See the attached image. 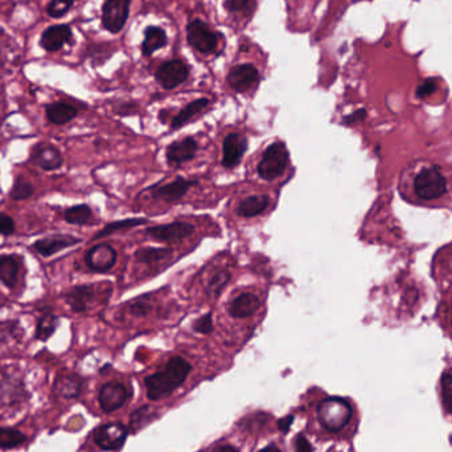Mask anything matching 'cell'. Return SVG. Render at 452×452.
Returning a JSON list of instances; mask_svg holds the SVG:
<instances>
[{
  "label": "cell",
  "mask_w": 452,
  "mask_h": 452,
  "mask_svg": "<svg viewBox=\"0 0 452 452\" xmlns=\"http://www.w3.org/2000/svg\"><path fill=\"white\" fill-rule=\"evenodd\" d=\"M33 162L45 171H55L60 168L64 159L60 151L53 146H42L33 154Z\"/></svg>",
  "instance_id": "cell-20"
},
{
  "label": "cell",
  "mask_w": 452,
  "mask_h": 452,
  "mask_svg": "<svg viewBox=\"0 0 452 452\" xmlns=\"http://www.w3.org/2000/svg\"><path fill=\"white\" fill-rule=\"evenodd\" d=\"M193 328H195V331L198 333H201V335H209V333H212L213 329H214L212 313H207V315L201 316L198 322L195 323V325H193Z\"/></svg>",
  "instance_id": "cell-38"
},
{
  "label": "cell",
  "mask_w": 452,
  "mask_h": 452,
  "mask_svg": "<svg viewBox=\"0 0 452 452\" xmlns=\"http://www.w3.org/2000/svg\"><path fill=\"white\" fill-rule=\"evenodd\" d=\"M259 71L250 64L234 67L227 74V84L237 93H246L259 84Z\"/></svg>",
  "instance_id": "cell-10"
},
{
  "label": "cell",
  "mask_w": 452,
  "mask_h": 452,
  "mask_svg": "<svg viewBox=\"0 0 452 452\" xmlns=\"http://www.w3.org/2000/svg\"><path fill=\"white\" fill-rule=\"evenodd\" d=\"M225 7L234 14H247L253 10V0H225Z\"/></svg>",
  "instance_id": "cell-36"
},
{
  "label": "cell",
  "mask_w": 452,
  "mask_h": 452,
  "mask_svg": "<svg viewBox=\"0 0 452 452\" xmlns=\"http://www.w3.org/2000/svg\"><path fill=\"white\" fill-rule=\"evenodd\" d=\"M156 81L166 90L175 89L184 84L189 77V69L182 60H170L156 71Z\"/></svg>",
  "instance_id": "cell-7"
},
{
  "label": "cell",
  "mask_w": 452,
  "mask_h": 452,
  "mask_svg": "<svg viewBox=\"0 0 452 452\" xmlns=\"http://www.w3.org/2000/svg\"><path fill=\"white\" fill-rule=\"evenodd\" d=\"M208 105H209L208 98H198L188 103L183 110L172 119L171 128L176 130V128H183L184 125H186L193 116H196L202 110H205L208 107Z\"/></svg>",
  "instance_id": "cell-23"
},
{
  "label": "cell",
  "mask_w": 452,
  "mask_h": 452,
  "mask_svg": "<svg viewBox=\"0 0 452 452\" xmlns=\"http://www.w3.org/2000/svg\"><path fill=\"white\" fill-rule=\"evenodd\" d=\"M35 189H33V185L24 180V179H17L15 182L14 185H12V189L10 192V196L12 200H27V198H31L33 195Z\"/></svg>",
  "instance_id": "cell-33"
},
{
  "label": "cell",
  "mask_w": 452,
  "mask_h": 452,
  "mask_svg": "<svg viewBox=\"0 0 452 452\" xmlns=\"http://www.w3.org/2000/svg\"><path fill=\"white\" fill-rule=\"evenodd\" d=\"M247 148V141L243 135L232 132L226 135L223 144V167L232 170L237 167L245 155V151Z\"/></svg>",
  "instance_id": "cell-12"
},
{
  "label": "cell",
  "mask_w": 452,
  "mask_h": 452,
  "mask_svg": "<svg viewBox=\"0 0 452 452\" xmlns=\"http://www.w3.org/2000/svg\"><path fill=\"white\" fill-rule=\"evenodd\" d=\"M318 418L325 430L338 433L351 421L352 406L347 399L340 397L327 398L318 406Z\"/></svg>",
  "instance_id": "cell-2"
},
{
  "label": "cell",
  "mask_w": 452,
  "mask_h": 452,
  "mask_svg": "<svg viewBox=\"0 0 452 452\" xmlns=\"http://www.w3.org/2000/svg\"><path fill=\"white\" fill-rule=\"evenodd\" d=\"M92 216H93L92 208L86 204H80V205L69 208L64 214L65 221L71 225H85L90 221Z\"/></svg>",
  "instance_id": "cell-28"
},
{
  "label": "cell",
  "mask_w": 452,
  "mask_h": 452,
  "mask_svg": "<svg viewBox=\"0 0 452 452\" xmlns=\"http://www.w3.org/2000/svg\"><path fill=\"white\" fill-rule=\"evenodd\" d=\"M27 437L15 428H0V449H15L23 444Z\"/></svg>",
  "instance_id": "cell-30"
},
{
  "label": "cell",
  "mask_w": 452,
  "mask_h": 452,
  "mask_svg": "<svg viewBox=\"0 0 452 452\" xmlns=\"http://www.w3.org/2000/svg\"><path fill=\"white\" fill-rule=\"evenodd\" d=\"M167 44V35L164 29L159 27H147L144 31V42L141 45V52L144 56H151L157 49Z\"/></svg>",
  "instance_id": "cell-22"
},
{
  "label": "cell",
  "mask_w": 452,
  "mask_h": 452,
  "mask_svg": "<svg viewBox=\"0 0 452 452\" xmlns=\"http://www.w3.org/2000/svg\"><path fill=\"white\" fill-rule=\"evenodd\" d=\"M94 297L93 287L90 286H78L71 288V291L65 295L67 303L73 312H85L89 303Z\"/></svg>",
  "instance_id": "cell-21"
},
{
  "label": "cell",
  "mask_w": 452,
  "mask_h": 452,
  "mask_svg": "<svg viewBox=\"0 0 452 452\" xmlns=\"http://www.w3.org/2000/svg\"><path fill=\"white\" fill-rule=\"evenodd\" d=\"M262 302L253 293H243L229 304V315L234 319H246L259 310Z\"/></svg>",
  "instance_id": "cell-16"
},
{
  "label": "cell",
  "mask_w": 452,
  "mask_h": 452,
  "mask_svg": "<svg viewBox=\"0 0 452 452\" xmlns=\"http://www.w3.org/2000/svg\"><path fill=\"white\" fill-rule=\"evenodd\" d=\"M46 116L55 125H65L77 116V109L64 102H56L46 107Z\"/></svg>",
  "instance_id": "cell-24"
},
{
  "label": "cell",
  "mask_w": 452,
  "mask_h": 452,
  "mask_svg": "<svg viewBox=\"0 0 452 452\" xmlns=\"http://www.w3.org/2000/svg\"><path fill=\"white\" fill-rule=\"evenodd\" d=\"M130 14V0H107L102 8V24L112 33L121 32Z\"/></svg>",
  "instance_id": "cell-6"
},
{
  "label": "cell",
  "mask_w": 452,
  "mask_h": 452,
  "mask_svg": "<svg viewBox=\"0 0 452 452\" xmlns=\"http://www.w3.org/2000/svg\"><path fill=\"white\" fill-rule=\"evenodd\" d=\"M191 364L183 357H172L160 372L146 377L144 383L147 396L151 401L168 396L183 385L191 373Z\"/></svg>",
  "instance_id": "cell-1"
},
{
  "label": "cell",
  "mask_w": 452,
  "mask_h": 452,
  "mask_svg": "<svg viewBox=\"0 0 452 452\" xmlns=\"http://www.w3.org/2000/svg\"><path fill=\"white\" fill-rule=\"evenodd\" d=\"M414 191L422 200H437L447 192V179L437 167L421 171L414 179Z\"/></svg>",
  "instance_id": "cell-4"
},
{
  "label": "cell",
  "mask_w": 452,
  "mask_h": 452,
  "mask_svg": "<svg viewBox=\"0 0 452 452\" xmlns=\"http://www.w3.org/2000/svg\"><path fill=\"white\" fill-rule=\"evenodd\" d=\"M230 272L227 270H218L208 283L207 291L211 297H218V294L223 291V288L230 281Z\"/></svg>",
  "instance_id": "cell-32"
},
{
  "label": "cell",
  "mask_w": 452,
  "mask_h": 452,
  "mask_svg": "<svg viewBox=\"0 0 452 452\" xmlns=\"http://www.w3.org/2000/svg\"><path fill=\"white\" fill-rule=\"evenodd\" d=\"M295 452H312L311 444L304 435H299L295 439Z\"/></svg>",
  "instance_id": "cell-42"
},
{
  "label": "cell",
  "mask_w": 452,
  "mask_h": 452,
  "mask_svg": "<svg viewBox=\"0 0 452 452\" xmlns=\"http://www.w3.org/2000/svg\"><path fill=\"white\" fill-rule=\"evenodd\" d=\"M76 0H52L48 6V15L52 17H61L71 10Z\"/></svg>",
  "instance_id": "cell-35"
},
{
  "label": "cell",
  "mask_w": 452,
  "mask_h": 452,
  "mask_svg": "<svg viewBox=\"0 0 452 452\" xmlns=\"http://www.w3.org/2000/svg\"><path fill=\"white\" fill-rule=\"evenodd\" d=\"M147 221L146 220H141V218H128V220H122V221H115V223H112L109 225L105 226L101 232H98L94 238L98 240V238H102V237H106L109 234H112L114 232H118V230H123V229H128V227H135V226L144 225Z\"/></svg>",
  "instance_id": "cell-31"
},
{
  "label": "cell",
  "mask_w": 452,
  "mask_h": 452,
  "mask_svg": "<svg viewBox=\"0 0 452 452\" xmlns=\"http://www.w3.org/2000/svg\"><path fill=\"white\" fill-rule=\"evenodd\" d=\"M440 386H442V399L444 410L452 414V374L444 373L440 379Z\"/></svg>",
  "instance_id": "cell-34"
},
{
  "label": "cell",
  "mask_w": 452,
  "mask_h": 452,
  "mask_svg": "<svg viewBox=\"0 0 452 452\" xmlns=\"http://www.w3.org/2000/svg\"><path fill=\"white\" fill-rule=\"evenodd\" d=\"M128 311L131 315L134 316H147L150 312L153 311V303L147 299H139V300H135L132 304H130V308Z\"/></svg>",
  "instance_id": "cell-37"
},
{
  "label": "cell",
  "mask_w": 452,
  "mask_h": 452,
  "mask_svg": "<svg viewBox=\"0 0 452 452\" xmlns=\"http://www.w3.org/2000/svg\"><path fill=\"white\" fill-rule=\"evenodd\" d=\"M270 207V198L266 195H254L243 198L237 207V216L243 218H253L263 212Z\"/></svg>",
  "instance_id": "cell-19"
},
{
  "label": "cell",
  "mask_w": 452,
  "mask_h": 452,
  "mask_svg": "<svg viewBox=\"0 0 452 452\" xmlns=\"http://www.w3.org/2000/svg\"><path fill=\"white\" fill-rule=\"evenodd\" d=\"M259 452H281V450L278 447H275V446H269V447H266V449H263Z\"/></svg>",
  "instance_id": "cell-45"
},
{
  "label": "cell",
  "mask_w": 452,
  "mask_h": 452,
  "mask_svg": "<svg viewBox=\"0 0 452 452\" xmlns=\"http://www.w3.org/2000/svg\"><path fill=\"white\" fill-rule=\"evenodd\" d=\"M14 232V220L6 213H0V233L3 236H11Z\"/></svg>",
  "instance_id": "cell-40"
},
{
  "label": "cell",
  "mask_w": 452,
  "mask_h": 452,
  "mask_svg": "<svg viewBox=\"0 0 452 452\" xmlns=\"http://www.w3.org/2000/svg\"><path fill=\"white\" fill-rule=\"evenodd\" d=\"M58 325V318L53 313H45L43 318L39 320L37 328H36V338L42 341H46L49 339Z\"/></svg>",
  "instance_id": "cell-29"
},
{
  "label": "cell",
  "mask_w": 452,
  "mask_h": 452,
  "mask_svg": "<svg viewBox=\"0 0 452 452\" xmlns=\"http://www.w3.org/2000/svg\"><path fill=\"white\" fill-rule=\"evenodd\" d=\"M186 39L201 53H213L218 45V35L207 23L196 19L186 27Z\"/></svg>",
  "instance_id": "cell-5"
},
{
  "label": "cell",
  "mask_w": 452,
  "mask_h": 452,
  "mask_svg": "<svg viewBox=\"0 0 452 452\" xmlns=\"http://www.w3.org/2000/svg\"><path fill=\"white\" fill-rule=\"evenodd\" d=\"M19 263L11 255H4L0 258V281L7 287H14L17 282Z\"/></svg>",
  "instance_id": "cell-25"
},
{
  "label": "cell",
  "mask_w": 452,
  "mask_h": 452,
  "mask_svg": "<svg viewBox=\"0 0 452 452\" xmlns=\"http://www.w3.org/2000/svg\"><path fill=\"white\" fill-rule=\"evenodd\" d=\"M71 39H73V33L71 27L65 24H58L45 29L40 44L45 51L57 52L65 44L71 43Z\"/></svg>",
  "instance_id": "cell-17"
},
{
  "label": "cell",
  "mask_w": 452,
  "mask_h": 452,
  "mask_svg": "<svg viewBox=\"0 0 452 452\" xmlns=\"http://www.w3.org/2000/svg\"><path fill=\"white\" fill-rule=\"evenodd\" d=\"M128 438V430L122 424H107L94 431V440L101 449L112 451L119 449Z\"/></svg>",
  "instance_id": "cell-11"
},
{
  "label": "cell",
  "mask_w": 452,
  "mask_h": 452,
  "mask_svg": "<svg viewBox=\"0 0 452 452\" xmlns=\"http://www.w3.org/2000/svg\"><path fill=\"white\" fill-rule=\"evenodd\" d=\"M198 144L195 138L186 137L180 141H173L167 147L166 156L172 167H180L191 162L198 154Z\"/></svg>",
  "instance_id": "cell-13"
},
{
  "label": "cell",
  "mask_w": 452,
  "mask_h": 452,
  "mask_svg": "<svg viewBox=\"0 0 452 452\" xmlns=\"http://www.w3.org/2000/svg\"><path fill=\"white\" fill-rule=\"evenodd\" d=\"M213 452H238L234 447H232V446H221V447H218V449H216Z\"/></svg>",
  "instance_id": "cell-44"
},
{
  "label": "cell",
  "mask_w": 452,
  "mask_h": 452,
  "mask_svg": "<svg viewBox=\"0 0 452 452\" xmlns=\"http://www.w3.org/2000/svg\"><path fill=\"white\" fill-rule=\"evenodd\" d=\"M128 398V390L118 382H110L101 388L99 392V405L105 412H113L122 408Z\"/></svg>",
  "instance_id": "cell-14"
},
{
  "label": "cell",
  "mask_w": 452,
  "mask_h": 452,
  "mask_svg": "<svg viewBox=\"0 0 452 452\" xmlns=\"http://www.w3.org/2000/svg\"><path fill=\"white\" fill-rule=\"evenodd\" d=\"M195 232V226L185 221H176L164 225L153 226L146 229L150 238L162 242H176L189 237Z\"/></svg>",
  "instance_id": "cell-8"
},
{
  "label": "cell",
  "mask_w": 452,
  "mask_h": 452,
  "mask_svg": "<svg viewBox=\"0 0 452 452\" xmlns=\"http://www.w3.org/2000/svg\"><path fill=\"white\" fill-rule=\"evenodd\" d=\"M198 182L196 180H188L184 177H177L176 180L171 182V183L157 186L156 189L153 191V196L167 202H175L179 201L186 195V192L196 185Z\"/></svg>",
  "instance_id": "cell-15"
},
{
  "label": "cell",
  "mask_w": 452,
  "mask_h": 452,
  "mask_svg": "<svg viewBox=\"0 0 452 452\" xmlns=\"http://www.w3.org/2000/svg\"><path fill=\"white\" fill-rule=\"evenodd\" d=\"M80 242V238H76L73 236H49L43 240L36 241L33 249L43 257H51Z\"/></svg>",
  "instance_id": "cell-18"
},
{
  "label": "cell",
  "mask_w": 452,
  "mask_h": 452,
  "mask_svg": "<svg viewBox=\"0 0 452 452\" xmlns=\"http://www.w3.org/2000/svg\"><path fill=\"white\" fill-rule=\"evenodd\" d=\"M365 118H367V110L365 109H358V110H356L354 113L344 116L342 118V123L351 126V125H354V123H358V122L364 121Z\"/></svg>",
  "instance_id": "cell-41"
},
{
  "label": "cell",
  "mask_w": 452,
  "mask_h": 452,
  "mask_svg": "<svg viewBox=\"0 0 452 452\" xmlns=\"http://www.w3.org/2000/svg\"><path fill=\"white\" fill-rule=\"evenodd\" d=\"M82 382L76 376H61L56 380L55 390L57 394L65 398H74L81 392Z\"/></svg>",
  "instance_id": "cell-26"
},
{
  "label": "cell",
  "mask_w": 452,
  "mask_h": 452,
  "mask_svg": "<svg viewBox=\"0 0 452 452\" xmlns=\"http://www.w3.org/2000/svg\"><path fill=\"white\" fill-rule=\"evenodd\" d=\"M288 151L283 141H274L265 150L261 162L258 163L257 172L261 179L271 182L282 176L288 166Z\"/></svg>",
  "instance_id": "cell-3"
},
{
  "label": "cell",
  "mask_w": 452,
  "mask_h": 452,
  "mask_svg": "<svg viewBox=\"0 0 452 452\" xmlns=\"http://www.w3.org/2000/svg\"><path fill=\"white\" fill-rule=\"evenodd\" d=\"M116 258L118 254L112 245L99 243L86 253L85 262L87 268L96 272H107L115 266Z\"/></svg>",
  "instance_id": "cell-9"
},
{
  "label": "cell",
  "mask_w": 452,
  "mask_h": 452,
  "mask_svg": "<svg viewBox=\"0 0 452 452\" xmlns=\"http://www.w3.org/2000/svg\"><path fill=\"white\" fill-rule=\"evenodd\" d=\"M293 419H294V417H287L286 419H282V421L279 422V427L282 428L284 433L288 430V427H290L291 424H293Z\"/></svg>",
  "instance_id": "cell-43"
},
{
  "label": "cell",
  "mask_w": 452,
  "mask_h": 452,
  "mask_svg": "<svg viewBox=\"0 0 452 452\" xmlns=\"http://www.w3.org/2000/svg\"><path fill=\"white\" fill-rule=\"evenodd\" d=\"M170 254L171 249H166V247H141L139 250H137L135 258L141 263L151 265L166 259Z\"/></svg>",
  "instance_id": "cell-27"
},
{
  "label": "cell",
  "mask_w": 452,
  "mask_h": 452,
  "mask_svg": "<svg viewBox=\"0 0 452 452\" xmlns=\"http://www.w3.org/2000/svg\"><path fill=\"white\" fill-rule=\"evenodd\" d=\"M435 90H437V81L433 80V78H427L424 84H421V85L418 86L417 92H415V96H417V98L419 99L427 98V97H430Z\"/></svg>",
  "instance_id": "cell-39"
}]
</instances>
